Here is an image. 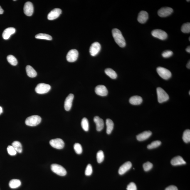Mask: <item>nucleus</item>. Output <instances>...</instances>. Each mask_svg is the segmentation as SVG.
Listing matches in <instances>:
<instances>
[{
    "label": "nucleus",
    "mask_w": 190,
    "mask_h": 190,
    "mask_svg": "<svg viewBox=\"0 0 190 190\" xmlns=\"http://www.w3.org/2000/svg\"><path fill=\"white\" fill-rule=\"evenodd\" d=\"M152 133L151 131H145L139 134L136 136L137 140L143 141L147 140L152 135Z\"/></svg>",
    "instance_id": "nucleus-18"
},
{
    "label": "nucleus",
    "mask_w": 190,
    "mask_h": 190,
    "mask_svg": "<svg viewBox=\"0 0 190 190\" xmlns=\"http://www.w3.org/2000/svg\"><path fill=\"white\" fill-rule=\"evenodd\" d=\"M15 28L10 27L5 29L2 34V37L4 40H8L10 38L12 35L14 34L16 32Z\"/></svg>",
    "instance_id": "nucleus-20"
},
{
    "label": "nucleus",
    "mask_w": 190,
    "mask_h": 190,
    "mask_svg": "<svg viewBox=\"0 0 190 190\" xmlns=\"http://www.w3.org/2000/svg\"><path fill=\"white\" fill-rule=\"evenodd\" d=\"M173 52L171 50H166L162 54V56L164 58H169L172 56Z\"/></svg>",
    "instance_id": "nucleus-39"
},
{
    "label": "nucleus",
    "mask_w": 190,
    "mask_h": 190,
    "mask_svg": "<svg viewBox=\"0 0 190 190\" xmlns=\"http://www.w3.org/2000/svg\"><path fill=\"white\" fill-rule=\"evenodd\" d=\"M62 10L58 8H56L50 12L48 15V19L49 20H53L56 19L61 14Z\"/></svg>",
    "instance_id": "nucleus-13"
},
{
    "label": "nucleus",
    "mask_w": 190,
    "mask_h": 190,
    "mask_svg": "<svg viewBox=\"0 0 190 190\" xmlns=\"http://www.w3.org/2000/svg\"><path fill=\"white\" fill-rule=\"evenodd\" d=\"M50 89L51 86L45 83H40L37 86L35 90L37 93L43 94L48 93Z\"/></svg>",
    "instance_id": "nucleus-6"
},
{
    "label": "nucleus",
    "mask_w": 190,
    "mask_h": 190,
    "mask_svg": "<svg viewBox=\"0 0 190 190\" xmlns=\"http://www.w3.org/2000/svg\"><path fill=\"white\" fill-rule=\"evenodd\" d=\"M12 146L14 148L17 152L21 153L22 151V144L18 141H14L12 144Z\"/></svg>",
    "instance_id": "nucleus-27"
},
{
    "label": "nucleus",
    "mask_w": 190,
    "mask_h": 190,
    "mask_svg": "<svg viewBox=\"0 0 190 190\" xmlns=\"http://www.w3.org/2000/svg\"><path fill=\"white\" fill-rule=\"evenodd\" d=\"M186 50L188 53H190V46H188L186 49Z\"/></svg>",
    "instance_id": "nucleus-43"
},
{
    "label": "nucleus",
    "mask_w": 190,
    "mask_h": 190,
    "mask_svg": "<svg viewBox=\"0 0 190 190\" xmlns=\"http://www.w3.org/2000/svg\"><path fill=\"white\" fill-rule=\"evenodd\" d=\"M94 121L96 124L97 131L98 132H100L103 129L104 127V122L103 119L98 116H95L94 118Z\"/></svg>",
    "instance_id": "nucleus-21"
},
{
    "label": "nucleus",
    "mask_w": 190,
    "mask_h": 190,
    "mask_svg": "<svg viewBox=\"0 0 190 190\" xmlns=\"http://www.w3.org/2000/svg\"><path fill=\"white\" fill-rule=\"evenodd\" d=\"M34 10L32 3L28 1L25 3L24 6V12L26 16H30L33 14Z\"/></svg>",
    "instance_id": "nucleus-12"
},
{
    "label": "nucleus",
    "mask_w": 190,
    "mask_h": 190,
    "mask_svg": "<svg viewBox=\"0 0 190 190\" xmlns=\"http://www.w3.org/2000/svg\"><path fill=\"white\" fill-rule=\"evenodd\" d=\"M143 102L142 97L139 96H134L130 97L129 102L133 105H139Z\"/></svg>",
    "instance_id": "nucleus-22"
},
{
    "label": "nucleus",
    "mask_w": 190,
    "mask_h": 190,
    "mask_svg": "<svg viewBox=\"0 0 190 190\" xmlns=\"http://www.w3.org/2000/svg\"><path fill=\"white\" fill-rule=\"evenodd\" d=\"M157 93L158 102L160 103L167 101L169 99V96L164 89L161 87L157 88Z\"/></svg>",
    "instance_id": "nucleus-3"
},
{
    "label": "nucleus",
    "mask_w": 190,
    "mask_h": 190,
    "mask_svg": "<svg viewBox=\"0 0 190 190\" xmlns=\"http://www.w3.org/2000/svg\"><path fill=\"white\" fill-rule=\"evenodd\" d=\"M74 148L77 154L80 155L82 153V146L79 143H76L74 145Z\"/></svg>",
    "instance_id": "nucleus-35"
},
{
    "label": "nucleus",
    "mask_w": 190,
    "mask_h": 190,
    "mask_svg": "<svg viewBox=\"0 0 190 190\" xmlns=\"http://www.w3.org/2000/svg\"><path fill=\"white\" fill-rule=\"evenodd\" d=\"M7 60L9 63L12 65L15 66L17 65L18 61L17 59L13 55H10L7 57Z\"/></svg>",
    "instance_id": "nucleus-29"
},
{
    "label": "nucleus",
    "mask_w": 190,
    "mask_h": 190,
    "mask_svg": "<svg viewBox=\"0 0 190 190\" xmlns=\"http://www.w3.org/2000/svg\"><path fill=\"white\" fill-rule=\"evenodd\" d=\"M173 11L172 8L168 7L161 8L158 11V14L161 17H165L170 15Z\"/></svg>",
    "instance_id": "nucleus-10"
},
{
    "label": "nucleus",
    "mask_w": 190,
    "mask_h": 190,
    "mask_svg": "<svg viewBox=\"0 0 190 190\" xmlns=\"http://www.w3.org/2000/svg\"><path fill=\"white\" fill-rule=\"evenodd\" d=\"M50 145L54 148L61 149L65 146V143L62 139L56 138L52 139L49 142Z\"/></svg>",
    "instance_id": "nucleus-8"
},
{
    "label": "nucleus",
    "mask_w": 190,
    "mask_h": 190,
    "mask_svg": "<svg viewBox=\"0 0 190 190\" xmlns=\"http://www.w3.org/2000/svg\"><path fill=\"white\" fill-rule=\"evenodd\" d=\"M37 39H43L48 40H52V38L50 35L45 34V33H40L37 34L35 36Z\"/></svg>",
    "instance_id": "nucleus-28"
},
{
    "label": "nucleus",
    "mask_w": 190,
    "mask_h": 190,
    "mask_svg": "<svg viewBox=\"0 0 190 190\" xmlns=\"http://www.w3.org/2000/svg\"><path fill=\"white\" fill-rule=\"evenodd\" d=\"M181 31L184 33H189L190 32V23H187L183 24L181 28Z\"/></svg>",
    "instance_id": "nucleus-33"
},
{
    "label": "nucleus",
    "mask_w": 190,
    "mask_h": 190,
    "mask_svg": "<svg viewBox=\"0 0 190 190\" xmlns=\"http://www.w3.org/2000/svg\"><path fill=\"white\" fill-rule=\"evenodd\" d=\"M21 181L18 179H13L10 181L9 186L12 189H15L21 186Z\"/></svg>",
    "instance_id": "nucleus-25"
},
{
    "label": "nucleus",
    "mask_w": 190,
    "mask_h": 190,
    "mask_svg": "<svg viewBox=\"0 0 190 190\" xmlns=\"http://www.w3.org/2000/svg\"><path fill=\"white\" fill-rule=\"evenodd\" d=\"M171 164L173 166H177L185 164L186 162L181 156H177L171 159Z\"/></svg>",
    "instance_id": "nucleus-19"
},
{
    "label": "nucleus",
    "mask_w": 190,
    "mask_h": 190,
    "mask_svg": "<svg viewBox=\"0 0 190 190\" xmlns=\"http://www.w3.org/2000/svg\"><path fill=\"white\" fill-rule=\"evenodd\" d=\"M101 45L98 42H95L92 43L90 47V52L91 55L92 56H95L100 51Z\"/></svg>",
    "instance_id": "nucleus-11"
},
{
    "label": "nucleus",
    "mask_w": 190,
    "mask_h": 190,
    "mask_svg": "<svg viewBox=\"0 0 190 190\" xmlns=\"http://www.w3.org/2000/svg\"><path fill=\"white\" fill-rule=\"evenodd\" d=\"M187 67V68L188 69H189L190 68V61H189V62H188V63L187 64V65H186Z\"/></svg>",
    "instance_id": "nucleus-44"
},
{
    "label": "nucleus",
    "mask_w": 190,
    "mask_h": 190,
    "mask_svg": "<svg viewBox=\"0 0 190 190\" xmlns=\"http://www.w3.org/2000/svg\"><path fill=\"white\" fill-rule=\"evenodd\" d=\"M106 125L107 126V134H110L113 129V122L111 119H107L106 120Z\"/></svg>",
    "instance_id": "nucleus-24"
},
{
    "label": "nucleus",
    "mask_w": 190,
    "mask_h": 190,
    "mask_svg": "<svg viewBox=\"0 0 190 190\" xmlns=\"http://www.w3.org/2000/svg\"><path fill=\"white\" fill-rule=\"evenodd\" d=\"M190 91L189 92V95H190Z\"/></svg>",
    "instance_id": "nucleus-48"
},
{
    "label": "nucleus",
    "mask_w": 190,
    "mask_h": 190,
    "mask_svg": "<svg viewBox=\"0 0 190 190\" xmlns=\"http://www.w3.org/2000/svg\"><path fill=\"white\" fill-rule=\"evenodd\" d=\"M127 190H137V188L136 185L134 182H131L127 187Z\"/></svg>",
    "instance_id": "nucleus-40"
},
{
    "label": "nucleus",
    "mask_w": 190,
    "mask_h": 190,
    "mask_svg": "<svg viewBox=\"0 0 190 190\" xmlns=\"http://www.w3.org/2000/svg\"><path fill=\"white\" fill-rule=\"evenodd\" d=\"M93 172V169L91 165L90 164H88L87 166L86 169L85 171V174L87 176H90Z\"/></svg>",
    "instance_id": "nucleus-38"
},
{
    "label": "nucleus",
    "mask_w": 190,
    "mask_h": 190,
    "mask_svg": "<svg viewBox=\"0 0 190 190\" xmlns=\"http://www.w3.org/2000/svg\"><path fill=\"white\" fill-rule=\"evenodd\" d=\"M4 10L2 9L1 7L0 6V15L4 13Z\"/></svg>",
    "instance_id": "nucleus-42"
},
{
    "label": "nucleus",
    "mask_w": 190,
    "mask_h": 190,
    "mask_svg": "<svg viewBox=\"0 0 190 190\" xmlns=\"http://www.w3.org/2000/svg\"><path fill=\"white\" fill-rule=\"evenodd\" d=\"M26 70L27 74L30 78H34L36 77L37 72L33 67L30 65H27L26 67Z\"/></svg>",
    "instance_id": "nucleus-23"
},
{
    "label": "nucleus",
    "mask_w": 190,
    "mask_h": 190,
    "mask_svg": "<svg viewBox=\"0 0 190 190\" xmlns=\"http://www.w3.org/2000/svg\"><path fill=\"white\" fill-rule=\"evenodd\" d=\"M165 190H178L176 186L174 185L170 186L166 188Z\"/></svg>",
    "instance_id": "nucleus-41"
},
{
    "label": "nucleus",
    "mask_w": 190,
    "mask_h": 190,
    "mask_svg": "<svg viewBox=\"0 0 190 190\" xmlns=\"http://www.w3.org/2000/svg\"><path fill=\"white\" fill-rule=\"evenodd\" d=\"M182 139L184 142L188 143L190 142V130L187 129L184 131L183 134Z\"/></svg>",
    "instance_id": "nucleus-30"
},
{
    "label": "nucleus",
    "mask_w": 190,
    "mask_h": 190,
    "mask_svg": "<svg viewBox=\"0 0 190 190\" xmlns=\"http://www.w3.org/2000/svg\"><path fill=\"white\" fill-rule=\"evenodd\" d=\"M148 18L149 15L147 12L142 11L139 13L137 20L141 24H144L146 22Z\"/></svg>",
    "instance_id": "nucleus-17"
},
{
    "label": "nucleus",
    "mask_w": 190,
    "mask_h": 190,
    "mask_svg": "<svg viewBox=\"0 0 190 190\" xmlns=\"http://www.w3.org/2000/svg\"><path fill=\"white\" fill-rule=\"evenodd\" d=\"M97 162L99 164L103 162L104 159V155L103 151L100 150L97 152Z\"/></svg>",
    "instance_id": "nucleus-34"
},
{
    "label": "nucleus",
    "mask_w": 190,
    "mask_h": 190,
    "mask_svg": "<svg viewBox=\"0 0 190 190\" xmlns=\"http://www.w3.org/2000/svg\"><path fill=\"white\" fill-rule=\"evenodd\" d=\"M95 92L97 95L101 96H105L108 94V91L105 86L100 85L97 86L95 88Z\"/></svg>",
    "instance_id": "nucleus-14"
},
{
    "label": "nucleus",
    "mask_w": 190,
    "mask_h": 190,
    "mask_svg": "<svg viewBox=\"0 0 190 190\" xmlns=\"http://www.w3.org/2000/svg\"><path fill=\"white\" fill-rule=\"evenodd\" d=\"M161 142L159 141H154L151 143L150 144L148 145L147 148L149 149L156 148L159 147L161 145Z\"/></svg>",
    "instance_id": "nucleus-32"
},
{
    "label": "nucleus",
    "mask_w": 190,
    "mask_h": 190,
    "mask_svg": "<svg viewBox=\"0 0 190 190\" xmlns=\"http://www.w3.org/2000/svg\"><path fill=\"white\" fill-rule=\"evenodd\" d=\"M188 1H188H189H189Z\"/></svg>",
    "instance_id": "nucleus-47"
},
{
    "label": "nucleus",
    "mask_w": 190,
    "mask_h": 190,
    "mask_svg": "<svg viewBox=\"0 0 190 190\" xmlns=\"http://www.w3.org/2000/svg\"><path fill=\"white\" fill-rule=\"evenodd\" d=\"M41 121V117L38 115H33L28 117L25 121L27 125L34 127L38 125Z\"/></svg>",
    "instance_id": "nucleus-2"
},
{
    "label": "nucleus",
    "mask_w": 190,
    "mask_h": 190,
    "mask_svg": "<svg viewBox=\"0 0 190 190\" xmlns=\"http://www.w3.org/2000/svg\"><path fill=\"white\" fill-rule=\"evenodd\" d=\"M189 41H190V37H189Z\"/></svg>",
    "instance_id": "nucleus-46"
},
{
    "label": "nucleus",
    "mask_w": 190,
    "mask_h": 190,
    "mask_svg": "<svg viewBox=\"0 0 190 190\" xmlns=\"http://www.w3.org/2000/svg\"><path fill=\"white\" fill-rule=\"evenodd\" d=\"M81 125L82 129L85 132H88L89 130V122L88 119L86 118H84L82 119L81 122Z\"/></svg>",
    "instance_id": "nucleus-31"
},
{
    "label": "nucleus",
    "mask_w": 190,
    "mask_h": 190,
    "mask_svg": "<svg viewBox=\"0 0 190 190\" xmlns=\"http://www.w3.org/2000/svg\"><path fill=\"white\" fill-rule=\"evenodd\" d=\"M157 72L159 76L164 80L169 79L172 75L170 71L164 67H157Z\"/></svg>",
    "instance_id": "nucleus-5"
},
{
    "label": "nucleus",
    "mask_w": 190,
    "mask_h": 190,
    "mask_svg": "<svg viewBox=\"0 0 190 190\" xmlns=\"http://www.w3.org/2000/svg\"><path fill=\"white\" fill-rule=\"evenodd\" d=\"M52 171L60 176H65L67 174V171L63 166L60 165L54 164L51 166Z\"/></svg>",
    "instance_id": "nucleus-4"
},
{
    "label": "nucleus",
    "mask_w": 190,
    "mask_h": 190,
    "mask_svg": "<svg viewBox=\"0 0 190 190\" xmlns=\"http://www.w3.org/2000/svg\"><path fill=\"white\" fill-rule=\"evenodd\" d=\"M74 97V95L73 94H70L65 99L64 104V107L65 110L69 111L71 109Z\"/></svg>",
    "instance_id": "nucleus-15"
},
{
    "label": "nucleus",
    "mask_w": 190,
    "mask_h": 190,
    "mask_svg": "<svg viewBox=\"0 0 190 190\" xmlns=\"http://www.w3.org/2000/svg\"><path fill=\"white\" fill-rule=\"evenodd\" d=\"M3 112V110L2 107L0 106V115H1V113H2Z\"/></svg>",
    "instance_id": "nucleus-45"
},
{
    "label": "nucleus",
    "mask_w": 190,
    "mask_h": 190,
    "mask_svg": "<svg viewBox=\"0 0 190 190\" xmlns=\"http://www.w3.org/2000/svg\"><path fill=\"white\" fill-rule=\"evenodd\" d=\"M7 151L10 155L15 156L17 154V151L12 146L9 145L7 148Z\"/></svg>",
    "instance_id": "nucleus-37"
},
{
    "label": "nucleus",
    "mask_w": 190,
    "mask_h": 190,
    "mask_svg": "<svg viewBox=\"0 0 190 190\" xmlns=\"http://www.w3.org/2000/svg\"><path fill=\"white\" fill-rule=\"evenodd\" d=\"M78 55V50L75 49H72L67 53L66 56L67 60L70 63H73L77 60Z\"/></svg>",
    "instance_id": "nucleus-9"
},
{
    "label": "nucleus",
    "mask_w": 190,
    "mask_h": 190,
    "mask_svg": "<svg viewBox=\"0 0 190 190\" xmlns=\"http://www.w3.org/2000/svg\"><path fill=\"white\" fill-rule=\"evenodd\" d=\"M151 35L155 38L161 40H166L167 38L168 35L165 31L161 29H155L151 32Z\"/></svg>",
    "instance_id": "nucleus-7"
},
{
    "label": "nucleus",
    "mask_w": 190,
    "mask_h": 190,
    "mask_svg": "<svg viewBox=\"0 0 190 190\" xmlns=\"http://www.w3.org/2000/svg\"><path fill=\"white\" fill-rule=\"evenodd\" d=\"M105 72L106 74L108 75L110 78L112 79L117 78V73L112 69L109 68L106 69Z\"/></svg>",
    "instance_id": "nucleus-26"
},
{
    "label": "nucleus",
    "mask_w": 190,
    "mask_h": 190,
    "mask_svg": "<svg viewBox=\"0 0 190 190\" xmlns=\"http://www.w3.org/2000/svg\"><path fill=\"white\" fill-rule=\"evenodd\" d=\"M113 37L116 42L120 47L123 48L126 46L125 40L120 30L117 29H113L112 30Z\"/></svg>",
    "instance_id": "nucleus-1"
},
{
    "label": "nucleus",
    "mask_w": 190,
    "mask_h": 190,
    "mask_svg": "<svg viewBox=\"0 0 190 190\" xmlns=\"http://www.w3.org/2000/svg\"><path fill=\"white\" fill-rule=\"evenodd\" d=\"M152 167L153 164L152 163L149 162L145 163L143 165V167L144 171H150L152 168Z\"/></svg>",
    "instance_id": "nucleus-36"
},
{
    "label": "nucleus",
    "mask_w": 190,
    "mask_h": 190,
    "mask_svg": "<svg viewBox=\"0 0 190 190\" xmlns=\"http://www.w3.org/2000/svg\"><path fill=\"white\" fill-rule=\"evenodd\" d=\"M132 164L130 162H126L120 166L119 169V174L120 175H122L127 172L132 168Z\"/></svg>",
    "instance_id": "nucleus-16"
}]
</instances>
